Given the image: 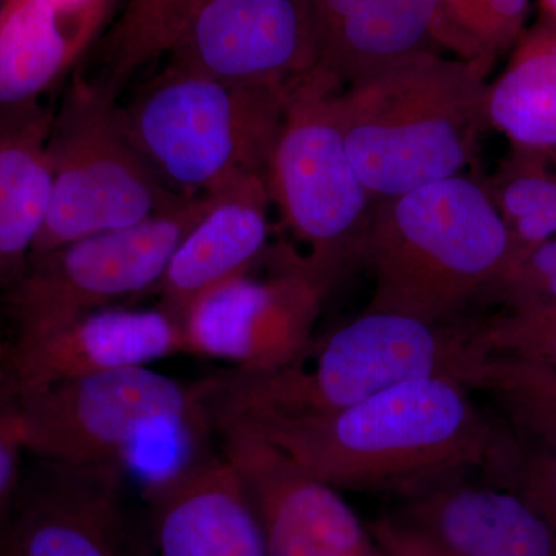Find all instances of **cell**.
<instances>
[{
    "instance_id": "obj_22",
    "label": "cell",
    "mask_w": 556,
    "mask_h": 556,
    "mask_svg": "<svg viewBox=\"0 0 556 556\" xmlns=\"http://www.w3.org/2000/svg\"><path fill=\"white\" fill-rule=\"evenodd\" d=\"M466 387L492 394L533 445L556 448V365L481 354Z\"/></svg>"
},
{
    "instance_id": "obj_28",
    "label": "cell",
    "mask_w": 556,
    "mask_h": 556,
    "mask_svg": "<svg viewBox=\"0 0 556 556\" xmlns=\"http://www.w3.org/2000/svg\"><path fill=\"white\" fill-rule=\"evenodd\" d=\"M485 298L500 300L506 309L556 302V240L527 251L490 289Z\"/></svg>"
},
{
    "instance_id": "obj_6",
    "label": "cell",
    "mask_w": 556,
    "mask_h": 556,
    "mask_svg": "<svg viewBox=\"0 0 556 556\" xmlns=\"http://www.w3.org/2000/svg\"><path fill=\"white\" fill-rule=\"evenodd\" d=\"M294 84L223 83L166 65L121 112L161 181L179 197L199 199L266 177Z\"/></svg>"
},
{
    "instance_id": "obj_24",
    "label": "cell",
    "mask_w": 556,
    "mask_h": 556,
    "mask_svg": "<svg viewBox=\"0 0 556 556\" xmlns=\"http://www.w3.org/2000/svg\"><path fill=\"white\" fill-rule=\"evenodd\" d=\"M484 182L510 230L514 263L556 240V164L510 152Z\"/></svg>"
},
{
    "instance_id": "obj_20",
    "label": "cell",
    "mask_w": 556,
    "mask_h": 556,
    "mask_svg": "<svg viewBox=\"0 0 556 556\" xmlns=\"http://www.w3.org/2000/svg\"><path fill=\"white\" fill-rule=\"evenodd\" d=\"M53 115L40 100L0 105V292L27 268L46 223Z\"/></svg>"
},
{
    "instance_id": "obj_9",
    "label": "cell",
    "mask_w": 556,
    "mask_h": 556,
    "mask_svg": "<svg viewBox=\"0 0 556 556\" xmlns=\"http://www.w3.org/2000/svg\"><path fill=\"white\" fill-rule=\"evenodd\" d=\"M186 199L130 228L68 241L35 255L5 292L13 339L36 338L119 300L156 291L179 241L206 212Z\"/></svg>"
},
{
    "instance_id": "obj_7",
    "label": "cell",
    "mask_w": 556,
    "mask_h": 556,
    "mask_svg": "<svg viewBox=\"0 0 556 556\" xmlns=\"http://www.w3.org/2000/svg\"><path fill=\"white\" fill-rule=\"evenodd\" d=\"M339 91L320 68L292 86L266 170L270 203L328 291L362 260L376 204L346 150Z\"/></svg>"
},
{
    "instance_id": "obj_5",
    "label": "cell",
    "mask_w": 556,
    "mask_h": 556,
    "mask_svg": "<svg viewBox=\"0 0 556 556\" xmlns=\"http://www.w3.org/2000/svg\"><path fill=\"white\" fill-rule=\"evenodd\" d=\"M25 453L75 468L126 475L160 450L182 463L215 433L206 380L186 386L149 367L53 383L9 399Z\"/></svg>"
},
{
    "instance_id": "obj_34",
    "label": "cell",
    "mask_w": 556,
    "mask_h": 556,
    "mask_svg": "<svg viewBox=\"0 0 556 556\" xmlns=\"http://www.w3.org/2000/svg\"><path fill=\"white\" fill-rule=\"evenodd\" d=\"M0 3H2V0H0Z\"/></svg>"
},
{
    "instance_id": "obj_31",
    "label": "cell",
    "mask_w": 556,
    "mask_h": 556,
    "mask_svg": "<svg viewBox=\"0 0 556 556\" xmlns=\"http://www.w3.org/2000/svg\"><path fill=\"white\" fill-rule=\"evenodd\" d=\"M540 2V20L551 22L556 25V0H538Z\"/></svg>"
},
{
    "instance_id": "obj_29",
    "label": "cell",
    "mask_w": 556,
    "mask_h": 556,
    "mask_svg": "<svg viewBox=\"0 0 556 556\" xmlns=\"http://www.w3.org/2000/svg\"><path fill=\"white\" fill-rule=\"evenodd\" d=\"M22 445L20 430L9 399L0 393V533L9 521L11 508L22 484Z\"/></svg>"
},
{
    "instance_id": "obj_4",
    "label": "cell",
    "mask_w": 556,
    "mask_h": 556,
    "mask_svg": "<svg viewBox=\"0 0 556 556\" xmlns=\"http://www.w3.org/2000/svg\"><path fill=\"white\" fill-rule=\"evenodd\" d=\"M475 325L427 324L365 311L266 371L232 369L207 382L211 419L247 415L318 416L353 407L387 388L427 378L466 386L479 353Z\"/></svg>"
},
{
    "instance_id": "obj_17",
    "label": "cell",
    "mask_w": 556,
    "mask_h": 556,
    "mask_svg": "<svg viewBox=\"0 0 556 556\" xmlns=\"http://www.w3.org/2000/svg\"><path fill=\"white\" fill-rule=\"evenodd\" d=\"M445 556H556V532L508 489L456 479L408 497L397 518Z\"/></svg>"
},
{
    "instance_id": "obj_8",
    "label": "cell",
    "mask_w": 556,
    "mask_h": 556,
    "mask_svg": "<svg viewBox=\"0 0 556 556\" xmlns=\"http://www.w3.org/2000/svg\"><path fill=\"white\" fill-rule=\"evenodd\" d=\"M47 150L50 204L31 257L68 241L130 228L186 200L139 152L116 98L80 73L54 109Z\"/></svg>"
},
{
    "instance_id": "obj_25",
    "label": "cell",
    "mask_w": 556,
    "mask_h": 556,
    "mask_svg": "<svg viewBox=\"0 0 556 556\" xmlns=\"http://www.w3.org/2000/svg\"><path fill=\"white\" fill-rule=\"evenodd\" d=\"M445 50L492 70L526 33L530 0H439Z\"/></svg>"
},
{
    "instance_id": "obj_14",
    "label": "cell",
    "mask_w": 556,
    "mask_h": 556,
    "mask_svg": "<svg viewBox=\"0 0 556 556\" xmlns=\"http://www.w3.org/2000/svg\"><path fill=\"white\" fill-rule=\"evenodd\" d=\"M181 353V325L160 306H109L46 334L3 345L0 393L14 399L64 380L148 367Z\"/></svg>"
},
{
    "instance_id": "obj_32",
    "label": "cell",
    "mask_w": 556,
    "mask_h": 556,
    "mask_svg": "<svg viewBox=\"0 0 556 556\" xmlns=\"http://www.w3.org/2000/svg\"><path fill=\"white\" fill-rule=\"evenodd\" d=\"M0 556H16L13 554V552L10 551V547L7 546V544H3L2 541H0Z\"/></svg>"
},
{
    "instance_id": "obj_27",
    "label": "cell",
    "mask_w": 556,
    "mask_h": 556,
    "mask_svg": "<svg viewBox=\"0 0 556 556\" xmlns=\"http://www.w3.org/2000/svg\"><path fill=\"white\" fill-rule=\"evenodd\" d=\"M492 467L506 489L526 500L556 532V448L535 445L521 452L514 442L503 441Z\"/></svg>"
},
{
    "instance_id": "obj_3",
    "label": "cell",
    "mask_w": 556,
    "mask_h": 556,
    "mask_svg": "<svg viewBox=\"0 0 556 556\" xmlns=\"http://www.w3.org/2000/svg\"><path fill=\"white\" fill-rule=\"evenodd\" d=\"M514 260L510 230L482 179L460 174L376 201L362 255L375 277L367 309L453 324Z\"/></svg>"
},
{
    "instance_id": "obj_2",
    "label": "cell",
    "mask_w": 556,
    "mask_h": 556,
    "mask_svg": "<svg viewBox=\"0 0 556 556\" xmlns=\"http://www.w3.org/2000/svg\"><path fill=\"white\" fill-rule=\"evenodd\" d=\"M486 75L478 62L427 51L346 86L340 129L375 201L463 174L489 129Z\"/></svg>"
},
{
    "instance_id": "obj_23",
    "label": "cell",
    "mask_w": 556,
    "mask_h": 556,
    "mask_svg": "<svg viewBox=\"0 0 556 556\" xmlns=\"http://www.w3.org/2000/svg\"><path fill=\"white\" fill-rule=\"evenodd\" d=\"M199 0H129L104 42L100 78L116 98L131 78L156 58L167 54Z\"/></svg>"
},
{
    "instance_id": "obj_10",
    "label": "cell",
    "mask_w": 556,
    "mask_h": 556,
    "mask_svg": "<svg viewBox=\"0 0 556 556\" xmlns=\"http://www.w3.org/2000/svg\"><path fill=\"white\" fill-rule=\"evenodd\" d=\"M328 292L305 258L280 255L268 277L232 278L189 306L179 321L186 354L232 362L240 371L276 368L308 345Z\"/></svg>"
},
{
    "instance_id": "obj_21",
    "label": "cell",
    "mask_w": 556,
    "mask_h": 556,
    "mask_svg": "<svg viewBox=\"0 0 556 556\" xmlns=\"http://www.w3.org/2000/svg\"><path fill=\"white\" fill-rule=\"evenodd\" d=\"M485 113L511 152L556 164V25L540 20L526 30L486 87Z\"/></svg>"
},
{
    "instance_id": "obj_12",
    "label": "cell",
    "mask_w": 556,
    "mask_h": 556,
    "mask_svg": "<svg viewBox=\"0 0 556 556\" xmlns=\"http://www.w3.org/2000/svg\"><path fill=\"white\" fill-rule=\"evenodd\" d=\"M124 473L38 460L0 541L16 556H156L124 500Z\"/></svg>"
},
{
    "instance_id": "obj_11",
    "label": "cell",
    "mask_w": 556,
    "mask_h": 556,
    "mask_svg": "<svg viewBox=\"0 0 556 556\" xmlns=\"http://www.w3.org/2000/svg\"><path fill=\"white\" fill-rule=\"evenodd\" d=\"M167 65L230 84L288 86L318 67L309 0H199Z\"/></svg>"
},
{
    "instance_id": "obj_16",
    "label": "cell",
    "mask_w": 556,
    "mask_h": 556,
    "mask_svg": "<svg viewBox=\"0 0 556 556\" xmlns=\"http://www.w3.org/2000/svg\"><path fill=\"white\" fill-rule=\"evenodd\" d=\"M207 197L206 212L179 241L155 291L160 308L178 321L201 295L251 273L268 247L265 175L240 179Z\"/></svg>"
},
{
    "instance_id": "obj_13",
    "label": "cell",
    "mask_w": 556,
    "mask_h": 556,
    "mask_svg": "<svg viewBox=\"0 0 556 556\" xmlns=\"http://www.w3.org/2000/svg\"><path fill=\"white\" fill-rule=\"evenodd\" d=\"M214 431L254 503L269 556H388L338 489L236 424Z\"/></svg>"
},
{
    "instance_id": "obj_1",
    "label": "cell",
    "mask_w": 556,
    "mask_h": 556,
    "mask_svg": "<svg viewBox=\"0 0 556 556\" xmlns=\"http://www.w3.org/2000/svg\"><path fill=\"white\" fill-rule=\"evenodd\" d=\"M338 490L413 496L490 466L501 447L495 426L455 379L407 380L331 415L219 417Z\"/></svg>"
},
{
    "instance_id": "obj_15",
    "label": "cell",
    "mask_w": 556,
    "mask_h": 556,
    "mask_svg": "<svg viewBox=\"0 0 556 556\" xmlns=\"http://www.w3.org/2000/svg\"><path fill=\"white\" fill-rule=\"evenodd\" d=\"M156 556H269L257 510L225 453H201L146 484Z\"/></svg>"
},
{
    "instance_id": "obj_18",
    "label": "cell",
    "mask_w": 556,
    "mask_h": 556,
    "mask_svg": "<svg viewBox=\"0 0 556 556\" xmlns=\"http://www.w3.org/2000/svg\"><path fill=\"white\" fill-rule=\"evenodd\" d=\"M318 67L339 86L427 53L445 50L439 0H309Z\"/></svg>"
},
{
    "instance_id": "obj_33",
    "label": "cell",
    "mask_w": 556,
    "mask_h": 556,
    "mask_svg": "<svg viewBox=\"0 0 556 556\" xmlns=\"http://www.w3.org/2000/svg\"><path fill=\"white\" fill-rule=\"evenodd\" d=\"M2 353H3V345H2V343H0V356H2Z\"/></svg>"
},
{
    "instance_id": "obj_19",
    "label": "cell",
    "mask_w": 556,
    "mask_h": 556,
    "mask_svg": "<svg viewBox=\"0 0 556 556\" xmlns=\"http://www.w3.org/2000/svg\"><path fill=\"white\" fill-rule=\"evenodd\" d=\"M118 0H2L0 105L40 100L75 67Z\"/></svg>"
},
{
    "instance_id": "obj_26",
    "label": "cell",
    "mask_w": 556,
    "mask_h": 556,
    "mask_svg": "<svg viewBox=\"0 0 556 556\" xmlns=\"http://www.w3.org/2000/svg\"><path fill=\"white\" fill-rule=\"evenodd\" d=\"M471 345L482 356H504L556 365V302L506 309L475 325Z\"/></svg>"
},
{
    "instance_id": "obj_30",
    "label": "cell",
    "mask_w": 556,
    "mask_h": 556,
    "mask_svg": "<svg viewBox=\"0 0 556 556\" xmlns=\"http://www.w3.org/2000/svg\"><path fill=\"white\" fill-rule=\"evenodd\" d=\"M372 535L388 556H445L422 538L402 525L397 518L382 517L369 526Z\"/></svg>"
}]
</instances>
